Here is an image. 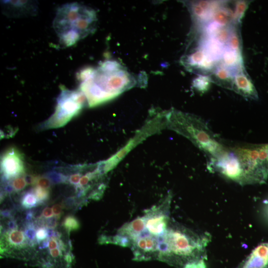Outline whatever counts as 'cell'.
I'll return each instance as SVG.
<instances>
[{
	"label": "cell",
	"instance_id": "cell-28",
	"mask_svg": "<svg viewBox=\"0 0 268 268\" xmlns=\"http://www.w3.org/2000/svg\"><path fill=\"white\" fill-rule=\"evenodd\" d=\"M42 215V216L45 218H48L53 217L54 215V213L52 208L49 207H46L43 209Z\"/></svg>",
	"mask_w": 268,
	"mask_h": 268
},
{
	"label": "cell",
	"instance_id": "cell-20",
	"mask_svg": "<svg viewBox=\"0 0 268 268\" xmlns=\"http://www.w3.org/2000/svg\"><path fill=\"white\" fill-rule=\"evenodd\" d=\"M46 176L55 184L66 182L67 181V176L56 171L49 172L46 174Z\"/></svg>",
	"mask_w": 268,
	"mask_h": 268
},
{
	"label": "cell",
	"instance_id": "cell-21",
	"mask_svg": "<svg viewBox=\"0 0 268 268\" xmlns=\"http://www.w3.org/2000/svg\"><path fill=\"white\" fill-rule=\"evenodd\" d=\"M11 185L14 190L17 192L24 189L27 184L24 177L19 176L13 179Z\"/></svg>",
	"mask_w": 268,
	"mask_h": 268
},
{
	"label": "cell",
	"instance_id": "cell-16",
	"mask_svg": "<svg viewBox=\"0 0 268 268\" xmlns=\"http://www.w3.org/2000/svg\"><path fill=\"white\" fill-rule=\"evenodd\" d=\"M21 203L22 207L30 209L36 206L38 201L32 190L26 192L22 197Z\"/></svg>",
	"mask_w": 268,
	"mask_h": 268
},
{
	"label": "cell",
	"instance_id": "cell-34",
	"mask_svg": "<svg viewBox=\"0 0 268 268\" xmlns=\"http://www.w3.org/2000/svg\"><path fill=\"white\" fill-rule=\"evenodd\" d=\"M47 238L48 239L53 238L55 231L54 229L46 228Z\"/></svg>",
	"mask_w": 268,
	"mask_h": 268
},
{
	"label": "cell",
	"instance_id": "cell-24",
	"mask_svg": "<svg viewBox=\"0 0 268 268\" xmlns=\"http://www.w3.org/2000/svg\"><path fill=\"white\" fill-rule=\"evenodd\" d=\"M58 225V218L55 216L46 218L45 220V227L54 229Z\"/></svg>",
	"mask_w": 268,
	"mask_h": 268
},
{
	"label": "cell",
	"instance_id": "cell-29",
	"mask_svg": "<svg viewBox=\"0 0 268 268\" xmlns=\"http://www.w3.org/2000/svg\"><path fill=\"white\" fill-rule=\"evenodd\" d=\"M57 239H56L55 238L49 239L48 248L49 250L59 248V244L58 243H57Z\"/></svg>",
	"mask_w": 268,
	"mask_h": 268
},
{
	"label": "cell",
	"instance_id": "cell-23",
	"mask_svg": "<svg viewBox=\"0 0 268 268\" xmlns=\"http://www.w3.org/2000/svg\"><path fill=\"white\" fill-rule=\"evenodd\" d=\"M47 238V231L45 227L39 228L36 231V241L39 243L45 240Z\"/></svg>",
	"mask_w": 268,
	"mask_h": 268
},
{
	"label": "cell",
	"instance_id": "cell-1",
	"mask_svg": "<svg viewBox=\"0 0 268 268\" xmlns=\"http://www.w3.org/2000/svg\"><path fill=\"white\" fill-rule=\"evenodd\" d=\"M79 90L88 105L94 107L108 101L136 84L133 75L115 61L102 62L97 67H87L77 73Z\"/></svg>",
	"mask_w": 268,
	"mask_h": 268
},
{
	"label": "cell",
	"instance_id": "cell-8",
	"mask_svg": "<svg viewBox=\"0 0 268 268\" xmlns=\"http://www.w3.org/2000/svg\"><path fill=\"white\" fill-rule=\"evenodd\" d=\"M232 90L246 98L252 100L258 99L257 91L244 68L234 74Z\"/></svg>",
	"mask_w": 268,
	"mask_h": 268
},
{
	"label": "cell",
	"instance_id": "cell-17",
	"mask_svg": "<svg viewBox=\"0 0 268 268\" xmlns=\"http://www.w3.org/2000/svg\"><path fill=\"white\" fill-rule=\"evenodd\" d=\"M62 226L69 233L71 231L77 230L80 228V225L77 218L70 215L65 218Z\"/></svg>",
	"mask_w": 268,
	"mask_h": 268
},
{
	"label": "cell",
	"instance_id": "cell-6",
	"mask_svg": "<svg viewBox=\"0 0 268 268\" xmlns=\"http://www.w3.org/2000/svg\"><path fill=\"white\" fill-rule=\"evenodd\" d=\"M182 62L187 69L202 75L211 74L217 66V62L201 46L183 57Z\"/></svg>",
	"mask_w": 268,
	"mask_h": 268
},
{
	"label": "cell",
	"instance_id": "cell-26",
	"mask_svg": "<svg viewBox=\"0 0 268 268\" xmlns=\"http://www.w3.org/2000/svg\"><path fill=\"white\" fill-rule=\"evenodd\" d=\"M63 206V205L60 203H56L52 206V208L54 215L58 219L61 216Z\"/></svg>",
	"mask_w": 268,
	"mask_h": 268
},
{
	"label": "cell",
	"instance_id": "cell-22",
	"mask_svg": "<svg viewBox=\"0 0 268 268\" xmlns=\"http://www.w3.org/2000/svg\"><path fill=\"white\" fill-rule=\"evenodd\" d=\"M52 182L47 176H37L35 185L42 188L49 189Z\"/></svg>",
	"mask_w": 268,
	"mask_h": 268
},
{
	"label": "cell",
	"instance_id": "cell-15",
	"mask_svg": "<svg viewBox=\"0 0 268 268\" xmlns=\"http://www.w3.org/2000/svg\"><path fill=\"white\" fill-rule=\"evenodd\" d=\"M211 82L209 76L200 75L194 80L193 85L198 91L203 93L209 89Z\"/></svg>",
	"mask_w": 268,
	"mask_h": 268
},
{
	"label": "cell",
	"instance_id": "cell-25",
	"mask_svg": "<svg viewBox=\"0 0 268 268\" xmlns=\"http://www.w3.org/2000/svg\"><path fill=\"white\" fill-rule=\"evenodd\" d=\"M81 176V174L80 173H76L70 175L69 177L67 178V181L72 185H78Z\"/></svg>",
	"mask_w": 268,
	"mask_h": 268
},
{
	"label": "cell",
	"instance_id": "cell-35",
	"mask_svg": "<svg viewBox=\"0 0 268 268\" xmlns=\"http://www.w3.org/2000/svg\"><path fill=\"white\" fill-rule=\"evenodd\" d=\"M49 239L43 241L40 243V249H44L47 247H48Z\"/></svg>",
	"mask_w": 268,
	"mask_h": 268
},
{
	"label": "cell",
	"instance_id": "cell-32",
	"mask_svg": "<svg viewBox=\"0 0 268 268\" xmlns=\"http://www.w3.org/2000/svg\"><path fill=\"white\" fill-rule=\"evenodd\" d=\"M34 217V211L32 210H29L26 212L25 216V220L27 222H32V219Z\"/></svg>",
	"mask_w": 268,
	"mask_h": 268
},
{
	"label": "cell",
	"instance_id": "cell-11",
	"mask_svg": "<svg viewBox=\"0 0 268 268\" xmlns=\"http://www.w3.org/2000/svg\"><path fill=\"white\" fill-rule=\"evenodd\" d=\"M235 72L222 66H217L209 75L212 82L225 88L232 90L233 76Z\"/></svg>",
	"mask_w": 268,
	"mask_h": 268
},
{
	"label": "cell",
	"instance_id": "cell-31",
	"mask_svg": "<svg viewBox=\"0 0 268 268\" xmlns=\"http://www.w3.org/2000/svg\"><path fill=\"white\" fill-rule=\"evenodd\" d=\"M7 227L9 230L17 229V225L16 221L14 219H10L7 223Z\"/></svg>",
	"mask_w": 268,
	"mask_h": 268
},
{
	"label": "cell",
	"instance_id": "cell-4",
	"mask_svg": "<svg viewBox=\"0 0 268 268\" xmlns=\"http://www.w3.org/2000/svg\"><path fill=\"white\" fill-rule=\"evenodd\" d=\"M239 162L244 186L265 183L268 178V143L230 147Z\"/></svg>",
	"mask_w": 268,
	"mask_h": 268
},
{
	"label": "cell",
	"instance_id": "cell-14",
	"mask_svg": "<svg viewBox=\"0 0 268 268\" xmlns=\"http://www.w3.org/2000/svg\"><path fill=\"white\" fill-rule=\"evenodd\" d=\"M250 2L245 0H238L235 2L233 12V22L235 25L241 23Z\"/></svg>",
	"mask_w": 268,
	"mask_h": 268
},
{
	"label": "cell",
	"instance_id": "cell-33",
	"mask_svg": "<svg viewBox=\"0 0 268 268\" xmlns=\"http://www.w3.org/2000/svg\"><path fill=\"white\" fill-rule=\"evenodd\" d=\"M0 214L3 218H10L11 216V212L8 209L1 210Z\"/></svg>",
	"mask_w": 268,
	"mask_h": 268
},
{
	"label": "cell",
	"instance_id": "cell-5",
	"mask_svg": "<svg viewBox=\"0 0 268 268\" xmlns=\"http://www.w3.org/2000/svg\"><path fill=\"white\" fill-rule=\"evenodd\" d=\"M54 114L41 126L43 129L57 128L65 125L76 116L85 104L86 98L78 90H71L61 86Z\"/></svg>",
	"mask_w": 268,
	"mask_h": 268
},
{
	"label": "cell",
	"instance_id": "cell-13",
	"mask_svg": "<svg viewBox=\"0 0 268 268\" xmlns=\"http://www.w3.org/2000/svg\"><path fill=\"white\" fill-rule=\"evenodd\" d=\"M238 26V25L233 26L228 42L225 46L231 50L241 53V39Z\"/></svg>",
	"mask_w": 268,
	"mask_h": 268
},
{
	"label": "cell",
	"instance_id": "cell-30",
	"mask_svg": "<svg viewBox=\"0 0 268 268\" xmlns=\"http://www.w3.org/2000/svg\"><path fill=\"white\" fill-rule=\"evenodd\" d=\"M75 202V201L74 198H68L66 200L65 205H63L66 206L67 208H70L74 205Z\"/></svg>",
	"mask_w": 268,
	"mask_h": 268
},
{
	"label": "cell",
	"instance_id": "cell-9",
	"mask_svg": "<svg viewBox=\"0 0 268 268\" xmlns=\"http://www.w3.org/2000/svg\"><path fill=\"white\" fill-rule=\"evenodd\" d=\"M237 268H268V250L257 246Z\"/></svg>",
	"mask_w": 268,
	"mask_h": 268
},
{
	"label": "cell",
	"instance_id": "cell-36",
	"mask_svg": "<svg viewBox=\"0 0 268 268\" xmlns=\"http://www.w3.org/2000/svg\"><path fill=\"white\" fill-rule=\"evenodd\" d=\"M5 190L8 193H11L14 191V189L11 185H7L5 188Z\"/></svg>",
	"mask_w": 268,
	"mask_h": 268
},
{
	"label": "cell",
	"instance_id": "cell-2",
	"mask_svg": "<svg viewBox=\"0 0 268 268\" xmlns=\"http://www.w3.org/2000/svg\"><path fill=\"white\" fill-rule=\"evenodd\" d=\"M97 18L92 8L77 2L65 4L57 10L53 28L63 46H73L92 33Z\"/></svg>",
	"mask_w": 268,
	"mask_h": 268
},
{
	"label": "cell",
	"instance_id": "cell-18",
	"mask_svg": "<svg viewBox=\"0 0 268 268\" xmlns=\"http://www.w3.org/2000/svg\"><path fill=\"white\" fill-rule=\"evenodd\" d=\"M32 191L37 199L39 204H41L49 198L50 192L49 189L36 186Z\"/></svg>",
	"mask_w": 268,
	"mask_h": 268
},
{
	"label": "cell",
	"instance_id": "cell-10",
	"mask_svg": "<svg viewBox=\"0 0 268 268\" xmlns=\"http://www.w3.org/2000/svg\"><path fill=\"white\" fill-rule=\"evenodd\" d=\"M2 246H7L1 249V254H6L10 248L20 250L26 247L29 242L23 232L17 229L6 232L2 238Z\"/></svg>",
	"mask_w": 268,
	"mask_h": 268
},
{
	"label": "cell",
	"instance_id": "cell-7",
	"mask_svg": "<svg viewBox=\"0 0 268 268\" xmlns=\"http://www.w3.org/2000/svg\"><path fill=\"white\" fill-rule=\"evenodd\" d=\"M1 172L5 180L14 179L24 173L23 157L15 147H10L2 154L1 158Z\"/></svg>",
	"mask_w": 268,
	"mask_h": 268
},
{
	"label": "cell",
	"instance_id": "cell-19",
	"mask_svg": "<svg viewBox=\"0 0 268 268\" xmlns=\"http://www.w3.org/2000/svg\"><path fill=\"white\" fill-rule=\"evenodd\" d=\"M36 231L34 223L32 222H27L24 233L30 244L34 242Z\"/></svg>",
	"mask_w": 268,
	"mask_h": 268
},
{
	"label": "cell",
	"instance_id": "cell-12",
	"mask_svg": "<svg viewBox=\"0 0 268 268\" xmlns=\"http://www.w3.org/2000/svg\"><path fill=\"white\" fill-rule=\"evenodd\" d=\"M4 3L6 13L9 15H32L37 10L34 2L29 1H6Z\"/></svg>",
	"mask_w": 268,
	"mask_h": 268
},
{
	"label": "cell",
	"instance_id": "cell-3",
	"mask_svg": "<svg viewBox=\"0 0 268 268\" xmlns=\"http://www.w3.org/2000/svg\"><path fill=\"white\" fill-rule=\"evenodd\" d=\"M167 119L170 128L189 139L205 153L208 160L219 157L227 150L201 118L172 110L167 113Z\"/></svg>",
	"mask_w": 268,
	"mask_h": 268
},
{
	"label": "cell",
	"instance_id": "cell-27",
	"mask_svg": "<svg viewBox=\"0 0 268 268\" xmlns=\"http://www.w3.org/2000/svg\"><path fill=\"white\" fill-rule=\"evenodd\" d=\"M37 177V176L32 175H26L24 177V179L27 185H35Z\"/></svg>",
	"mask_w": 268,
	"mask_h": 268
}]
</instances>
